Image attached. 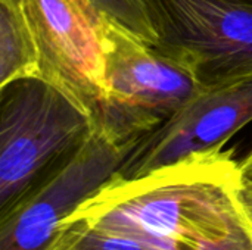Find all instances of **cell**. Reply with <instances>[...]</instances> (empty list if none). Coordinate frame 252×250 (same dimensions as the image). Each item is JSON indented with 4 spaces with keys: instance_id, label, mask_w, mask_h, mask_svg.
<instances>
[{
    "instance_id": "3957f363",
    "label": "cell",
    "mask_w": 252,
    "mask_h": 250,
    "mask_svg": "<svg viewBox=\"0 0 252 250\" xmlns=\"http://www.w3.org/2000/svg\"><path fill=\"white\" fill-rule=\"evenodd\" d=\"M94 122L58 87L40 77L0 87V209L71 156Z\"/></svg>"
},
{
    "instance_id": "7a4b0ae2",
    "label": "cell",
    "mask_w": 252,
    "mask_h": 250,
    "mask_svg": "<svg viewBox=\"0 0 252 250\" xmlns=\"http://www.w3.org/2000/svg\"><path fill=\"white\" fill-rule=\"evenodd\" d=\"M100 40L105 99L94 127L120 146L133 147L202 88L186 66L105 15Z\"/></svg>"
},
{
    "instance_id": "8fae6325",
    "label": "cell",
    "mask_w": 252,
    "mask_h": 250,
    "mask_svg": "<svg viewBox=\"0 0 252 250\" xmlns=\"http://www.w3.org/2000/svg\"><path fill=\"white\" fill-rule=\"evenodd\" d=\"M239 202L252 233V150L239 162Z\"/></svg>"
},
{
    "instance_id": "9c48e42d",
    "label": "cell",
    "mask_w": 252,
    "mask_h": 250,
    "mask_svg": "<svg viewBox=\"0 0 252 250\" xmlns=\"http://www.w3.org/2000/svg\"><path fill=\"white\" fill-rule=\"evenodd\" d=\"M46 250H148L143 246L87 227L81 221H63Z\"/></svg>"
},
{
    "instance_id": "5b68a950",
    "label": "cell",
    "mask_w": 252,
    "mask_h": 250,
    "mask_svg": "<svg viewBox=\"0 0 252 250\" xmlns=\"http://www.w3.org/2000/svg\"><path fill=\"white\" fill-rule=\"evenodd\" d=\"M133 147L97 127L63 162L0 209V250H46L59 225L111 181Z\"/></svg>"
},
{
    "instance_id": "ba28073f",
    "label": "cell",
    "mask_w": 252,
    "mask_h": 250,
    "mask_svg": "<svg viewBox=\"0 0 252 250\" xmlns=\"http://www.w3.org/2000/svg\"><path fill=\"white\" fill-rule=\"evenodd\" d=\"M38 50L22 0H0V87L38 77Z\"/></svg>"
},
{
    "instance_id": "6da1fadb",
    "label": "cell",
    "mask_w": 252,
    "mask_h": 250,
    "mask_svg": "<svg viewBox=\"0 0 252 250\" xmlns=\"http://www.w3.org/2000/svg\"><path fill=\"white\" fill-rule=\"evenodd\" d=\"M65 221L148 250H252L239 202V162L224 147L134 178L115 175Z\"/></svg>"
},
{
    "instance_id": "277c9868",
    "label": "cell",
    "mask_w": 252,
    "mask_h": 250,
    "mask_svg": "<svg viewBox=\"0 0 252 250\" xmlns=\"http://www.w3.org/2000/svg\"><path fill=\"white\" fill-rule=\"evenodd\" d=\"M154 47L202 87L252 72V0H143Z\"/></svg>"
},
{
    "instance_id": "30bf717a",
    "label": "cell",
    "mask_w": 252,
    "mask_h": 250,
    "mask_svg": "<svg viewBox=\"0 0 252 250\" xmlns=\"http://www.w3.org/2000/svg\"><path fill=\"white\" fill-rule=\"evenodd\" d=\"M97 12L109 16L143 41L154 46L155 32L146 13L143 0H89Z\"/></svg>"
},
{
    "instance_id": "8992f818",
    "label": "cell",
    "mask_w": 252,
    "mask_h": 250,
    "mask_svg": "<svg viewBox=\"0 0 252 250\" xmlns=\"http://www.w3.org/2000/svg\"><path fill=\"white\" fill-rule=\"evenodd\" d=\"M37 50L38 77L94 122L105 99L102 13L89 0H22Z\"/></svg>"
},
{
    "instance_id": "52a82bcc",
    "label": "cell",
    "mask_w": 252,
    "mask_h": 250,
    "mask_svg": "<svg viewBox=\"0 0 252 250\" xmlns=\"http://www.w3.org/2000/svg\"><path fill=\"white\" fill-rule=\"evenodd\" d=\"M252 121V72L202 87L174 116L145 134L118 177L134 178L188 156L217 150Z\"/></svg>"
}]
</instances>
